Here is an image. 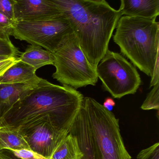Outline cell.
<instances>
[{
  "label": "cell",
  "mask_w": 159,
  "mask_h": 159,
  "mask_svg": "<svg viewBox=\"0 0 159 159\" xmlns=\"http://www.w3.org/2000/svg\"><path fill=\"white\" fill-rule=\"evenodd\" d=\"M75 136L69 133L56 147L48 159H83Z\"/></svg>",
  "instance_id": "5bb4252c"
},
{
  "label": "cell",
  "mask_w": 159,
  "mask_h": 159,
  "mask_svg": "<svg viewBox=\"0 0 159 159\" xmlns=\"http://www.w3.org/2000/svg\"><path fill=\"white\" fill-rule=\"evenodd\" d=\"M9 57H5V56H0V61L4 60L7 59L9 58Z\"/></svg>",
  "instance_id": "484cf974"
},
{
  "label": "cell",
  "mask_w": 159,
  "mask_h": 159,
  "mask_svg": "<svg viewBox=\"0 0 159 159\" xmlns=\"http://www.w3.org/2000/svg\"><path fill=\"white\" fill-rule=\"evenodd\" d=\"M119 11L122 16L157 18L159 15V0H120Z\"/></svg>",
  "instance_id": "8fae6325"
},
{
  "label": "cell",
  "mask_w": 159,
  "mask_h": 159,
  "mask_svg": "<svg viewBox=\"0 0 159 159\" xmlns=\"http://www.w3.org/2000/svg\"><path fill=\"white\" fill-rule=\"evenodd\" d=\"M16 21L0 12V36L9 38Z\"/></svg>",
  "instance_id": "ac0fdd59"
},
{
  "label": "cell",
  "mask_w": 159,
  "mask_h": 159,
  "mask_svg": "<svg viewBox=\"0 0 159 159\" xmlns=\"http://www.w3.org/2000/svg\"><path fill=\"white\" fill-rule=\"evenodd\" d=\"M115 105V101L110 97H108L105 99L103 105L104 107L109 111H112L113 110V108Z\"/></svg>",
  "instance_id": "cb8c5ba5"
},
{
  "label": "cell",
  "mask_w": 159,
  "mask_h": 159,
  "mask_svg": "<svg viewBox=\"0 0 159 159\" xmlns=\"http://www.w3.org/2000/svg\"><path fill=\"white\" fill-rule=\"evenodd\" d=\"M53 54L56 71L52 77L63 85L77 89L95 86L98 80L96 70L91 65L75 34H71Z\"/></svg>",
  "instance_id": "5b68a950"
},
{
  "label": "cell",
  "mask_w": 159,
  "mask_h": 159,
  "mask_svg": "<svg viewBox=\"0 0 159 159\" xmlns=\"http://www.w3.org/2000/svg\"><path fill=\"white\" fill-rule=\"evenodd\" d=\"M153 87L152 90L147 94L146 99L141 106L143 110H159V82Z\"/></svg>",
  "instance_id": "2e32d148"
},
{
  "label": "cell",
  "mask_w": 159,
  "mask_h": 159,
  "mask_svg": "<svg viewBox=\"0 0 159 159\" xmlns=\"http://www.w3.org/2000/svg\"><path fill=\"white\" fill-rule=\"evenodd\" d=\"M156 20L121 16L114 36L121 53L151 77L159 59V23Z\"/></svg>",
  "instance_id": "277c9868"
},
{
  "label": "cell",
  "mask_w": 159,
  "mask_h": 159,
  "mask_svg": "<svg viewBox=\"0 0 159 159\" xmlns=\"http://www.w3.org/2000/svg\"><path fill=\"white\" fill-rule=\"evenodd\" d=\"M15 4L14 0H0V12L15 20L14 14Z\"/></svg>",
  "instance_id": "44dd1931"
},
{
  "label": "cell",
  "mask_w": 159,
  "mask_h": 159,
  "mask_svg": "<svg viewBox=\"0 0 159 159\" xmlns=\"http://www.w3.org/2000/svg\"><path fill=\"white\" fill-rule=\"evenodd\" d=\"M11 149L31 150L19 129L0 127V151Z\"/></svg>",
  "instance_id": "9a60e30c"
},
{
  "label": "cell",
  "mask_w": 159,
  "mask_h": 159,
  "mask_svg": "<svg viewBox=\"0 0 159 159\" xmlns=\"http://www.w3.org/2000/svg\"><path fill=\"white\" fill-rule=\"evenodd\" d=\"M136 159H159V143H156L140 151Z\"/></svg>",
  "instance_id": "d6986e66"
},
{
  "label": "cell",
  "mask_w": 159,
  "mask_h": 159,
  "mask_svg": "<svg viewBox=\"0 0 159 159\" xmlns=\"http://www.w3.org/2000/svg\"><path fill=\"white\" fill-rule=\"evenodd\" d=\"M68 19L80 48L93 69L108 50L120 17L105 0H48Z\"/></svg>",
  "instance_id": "7a4b0ae2"
},
{
  "label": "cell",
  "mask_w": 159,
  "mask_h": 159,
  "mask_svg": "<svg viewBox=\"0 0 159 159\" xmlns=\"http://www.w3.org/2000/svg\"><path fill=\"white\" fill-rule=\"evenodd\" d=\"M15 20H37L57 17L63 15L48 0H14Z\"/></svg>",
  "instance_id": "9c48e42d"
},
{
  "label": "cell",
  "mask_w": 159,
  "mask_h": 159,
  "mask_svg": "<svg viewBox=\"0 0 159 159\" xmlns=\"http://www.w3.org/2000/svg\"><path fill=\"white\" fill-rule=\"evenodd\" d=\"M10 151L18 158L21 159H48L35 151L29 149H10Z\"/></svg>",
  "instance_id": "ffe728a7"
},
{
  "label": "cell",
  "mask_w": 159,
  "mask_h": 159,
  "mask_svg": "<svg viewBox=\"0 0 159 159\" xmlns=\"http://www.w3.org/2000/svg\"><path fill=\"white\" fill-rule=\"evenodd\" d=\"M20 52L12 43L9 38L0 36V56L16 57Z\"/></svg>",
  "instance_id": "e0dca14e"
},
{
  "label": "cell",
  "mask_w": 159,
  "mask_h": 159,
  "mask_svg": "<svg viewBox=\"0 0 159 159\" xmlns=\"http://www.w3.org/2000/svg\"><path fill=\"white\" fill-rule=\"evenodd\" d=\"M18 58L10 57L7 59L0 61V76L15 62L17 61Z\"/></svg>",
  "instance_id": "7402d4cb"
},
{
  "label": "cell",
  "mask_w": 159,
  "mask_h": 159,
  "mask_svg": "<svg viewBox=\"0 0 159 159\" xmlns=\"http://www.w3.org/2000/svg\"><path fill=\"white\" fill-rule=\"evenodd\" d=\"M40 80L27 83H0V119L18 101L36 87Z\"/></svg>",
  "instance_id": "30bf717a"
},
{
  "label": "cell",
  "mask_w": 159,
  "mask_h": 159,
  "mask_svg": "<svg viewBox=\"0 0 159 159\" xmlns=\"http://www.w3.org/2000/svg\"><path fill=\"white\" fill-rule=\"evenodd\" d=\"M159 59L157 60L156 66L154 69L153 75L151 76V80L150 82V88L153 87L157 83L159 82Z\"/></svg>",
  "instance_id": "603a6c76"
},
{
  "label": "cell",
  "mask_w": 159,
  "mask_h": 159,
  "mask_svg": "<svg viewBox=\"0 0 159 159\" xmlns=\"http://www.w3.org/2000/svg\"><path fill=\"white\" fill-rule=\"evenodd\" d=\"M105 90L120 99L137 92L142 80L134 65L119 53L108 50L96 69Z\"/></svg>",
  "instance_id": "52a82bcc"
},
{
  "label": "cell",
  "mask_w": 159,
  "mask_h": 159,
  "mask_svg": "<svg viewBox=\"0 0 159 159\" xmlns=\"http://www.w3.org/2000/svg\"><path fill=\"white\" fill-rule=\"evenodd\" d=\"M83 159H131L120 134L119 120L91 97H84L69 128Z\"/></svg>",
  "instance_id": "3957f363"
},
{
  "label": "cell",
  "mask_w": 159,
  "mask_h": 159,
  "mask_svg": "<svg viewBox=\"0 0 159 159\" xmlns=\"http://www.w3.org/2000/svg\"><path fill=\"white\" fill-rule=\"evenodd\" d=\"M31 150L49 158L56 147L69 132L52 124L48 118H43L18 128Z\"/></svg>",
  "instance_id": "ba28073f"
},
{
  "label": "cell",
  "mask_w": 159,
  "mask_h": 159,
  "mask_svg": "<svg viewBox=\"0 0 159 159\" xmlns=\"http://www.w3.org/2000/svg\"><path fill=\"white\" fill-rule=\"evenodd\" d=\"M73 33L71 23L63 15L46 19L16 21L11 35L53 53Z\"/></svg>",
  "instance_id": "8992f818"
},
{
  "label": "cell",
  "mask_w": 159,
  "mask_h": 159,
  "mask_svg": "<svg viewBox=\"0 0 159 159\" xmlns=\"http://www.w3.org/2000/svg\"><path fill=\"white\" fill-rule=\"evenodd\" d=\"M36 70L18 59L1 76L0 83H27L38 81L41 78L35 74Z\"/></svg>",
  "instance_id": "7c38bea8"
},
{
  "label": "cell",
  "mask_w": 159,
  "mask_h": 159,
  "mask_svg": "<svg viewBox=\"0 0 159 159\" xmlns=\"http://www.w3.org/2000/svg\"><path fill=\"white\" fill-rule=\"evenodd\" d=\"M84 97L70 86L55 85L41 78L0 119V127L18 128L47 118L55 126L69 131Z\"/></svg>",
  "instance_id": "6da1fadb"
},
{
  "label": "cell",
  "mask_w": 159,
  "mask_h": 159,
  "mask_svg": "<svg viewBox=\"0 0 159 159\" xmlns=\"http://www.w3.org/2000/svg\"><path fill=\"white\" fill-rule=\"evenodd\" d=\"M0 159H10V158L8 157H6V156H5L3 154L1 153L0 151Z\"/></svg>",
  "instance_id": "d4e9b609"
},
{
  "label": "cell",
  "mask_w": 159,
  "mask_h": 159,
  "mask_svg": "<svg viewBox=\"0 0 159 159\" xmlns=\"http://www.w3.org/2000/svg\"><path fill=\"white\" fill-rule=\"evenodd\" d=\"M18 59L21 62L31 66L36 70L43 66L54 64V58L52 52L44 49L38 46H28Z\"/></svg>",
  "instance_id": "4fadbf2b"
}]
</instances>
